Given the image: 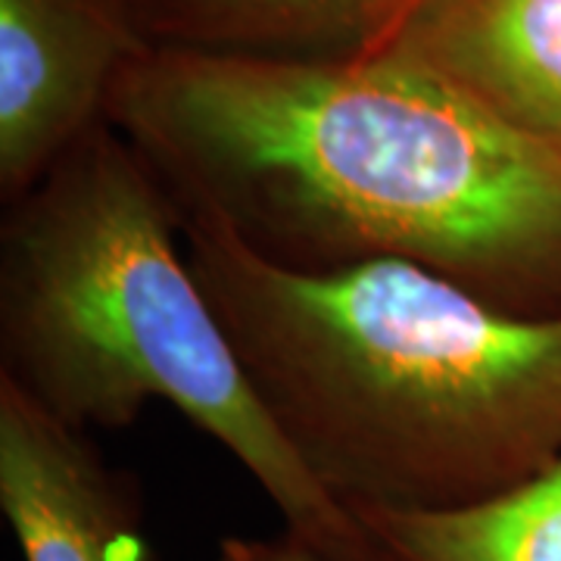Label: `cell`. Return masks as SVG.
Instances as JSON below:
<instances>
[{"label":"cell","mask_w":561,"mask_h":561,"mask_svg":"<svg viewBox=\"0 0 561 561\" xmlns=\"http://www.w3.org/2000/svg\"><path fill=\"white\" fill-rule=\"evenodd\" d=\"M106 122L201 216L290 272L397 260L524 319L561 316V147L397 54L150 47Z\"/></svg>","instance_id":"cell-1"},{"label":"cell","mask_w":561,"mask_h":561,"mask_svg":"<svg viewBox=\"0 0 561 561\" xmlns=\"http://www.w3.org/2000/svg\"><path fill=\"white\" fill-rule=\"evenodd\" d=\"M181 234L265 412L346 508L471 505L561 459V316L412 262L290 272L201 216Z\"/></svg>","instance_id":"cell-2"},{"label":"cell","mask_w":561,"mask_h":561,"mask_svg":"<svg viewBox=\"0 0 561 561\" xmlns=\"http://www.w3.org/2000/svg\"><path fill=\"white\" fill-rule=\"evenodd\" d=\"M0 378L81 434L131 427L165 402L241 461L284 530L328 561H371L353 512L256 397L187 262L179 206L110 122L7 203Z\"/></svg>","instance_id":"cell-3"},{"label":"cell","mask_w":561,"mask_h":561,"mask_svg":"<svg viewBox=\"0 0 561 561\" xmlns=\"http://www.w3.org/2000/svg\"><path fill=\"white\" fill-rule=\"evenodd\" d=\"M147 41L135 0H0V197L28 194L106 122Z\"/></svg>","instance_id":"cell-4"},{"label":"cell","mask_w":561,"mask_h":561,"mask_svg":"<svg viewBox=\"0 0 561 561\" xmlns=\"http://www.w3.org/2000/svg\"><path fill=\"white\" fill-rule=\"evenodd\" d=\"M0 508L22 561H160L138 481L91 434L57 421L0 378Z\"/></svg>","instance_id":"cell-5"},{"label":"cell","mask_w":561,"mask_h":561,"mask_svg":"<svg viewBox=\"0 0 561 561\" xmlns=\"http://www.w3.org/2000/svg\"><path fill=\"white\" fill-rule=\"evenodd\" d=\"M371 54L419 62L508 128L561 147V0H412Z\"/></svg>","instance_id":"cell-6"},{"label":"cell","mask_w":561,"mask_h":561,"mask_svg":"<svg viewBox=\"0 0 561 561\" xmlns=\"http://www.w3.org/2000/svg\"><path fill=\"white\" fill-rule=\"evenodd\" d=\"M412 0H135L153 47L265 60H356Z\"/></svg>","instance_id":"cell-7"},{"label":"cell","mask_w":561,"mask_h":561,"mask_svg":"<svg viewBox=\"0 0 561 561\" xmlns=\"http://www.w3.org/2000/svg\"><path fill=\"white\" fill-rule=\"evenodd\" d=\"M350 512L368 537L371 561H561V459L471 505Z\"/></svg>","instance_id":"cell-8"},{"label":"cell","mask_w":561,"mask_h":561,"mask_svg":"<svg viewBox=\"0 0 561 561\" xmlns=\"http://www.w3.org/2000/svg\"><path fill=\"white\" fill-rule=\"evenodd\" d=\"M216 561H328L297 534L284 530L278 537H221Z\"/></svg>","instance_id":"cell-9"},{"label":"cell","mask_w":561,"mask_h":561,"mask_svg":"<svg viewBox=\"0 0 561 561\" xmlns=\"http://www.w3.org/2000/svg\"><path fill=\"white\" fill-rule=\"evenodd\" d=\"M409 7H412V3H409Z\"/></svg>","instance_id":"cell-10"}]
</instances>
